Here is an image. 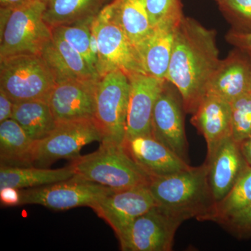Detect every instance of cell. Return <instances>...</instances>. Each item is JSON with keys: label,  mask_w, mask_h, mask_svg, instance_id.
I'll use <instances>...</instances> for the list:
<instances>
[{"label": "cell", "mask_w": 251, "mask_h": 251, "mask_svg": "<svg viewBox=\"0 0 251 251\" xmlns=\"http://www.w3.org/2000/svg\"><path fill=\"white\" fill-rule=\"evenodd\" d=\"M226 39L236 49L246 52L251 50V32H240L232 29L226 34Z\"/></svg>", "instance_id": "obj_32"}, {"label": "cell", "mask_w": 251, "mask_h": 251, "mask_svg": "<svg viewBox=\"0 0 251 251\" xmlns=\"http://www.w3.org/2000/svg\"><path fill=\"white\" fill-rule=\"evenodd\" d=\"M102 140L103 135L94 119L57 123L49 136L36 141L33 166L48 168L58 160L75 159L86 145Z\"/></svg>", "instance_id": "obj_8"}, {"label": "cell", "mask_w": 251, "mask_h": 251, "mask_svg": "<svg viewBox=\"0 0 251 251\" xmlns=\"http://www.w3.org/2000/svg\"><path fill=\"white\" fill-rule=\"evenodd\" d=\"M152 27L161 23L179 21L184 16L181 0H145Z\"/></svg>", "instance_id": "obj_30"}, {"label": "cell", "mask_w": 251, "mask_h": 251, "mask_svg": "<svg viewBox=\"0 0 251 251\" xmlns=\"http://www.w3.org/2000/svg\"><path fill=\"white\" fill-rule=\"evenodd\" d=\"M75 176L71 165L59 169L33 166L0 167V188L14 187L18 189L39 187L65 181Z\"/></svg>", "instance_id": "obj_22"}, {"label": "cell", "mask_w": 251, "mask_h": 251, "mask_svg": "<svg viewBox=\"0 0 251 251\" xmlns=\"http://www.w3.org/2000/svg\"><path fill=\"white\" fill-rule=\"evenodd\" d=\"M0 201L6 206L21 205V190L14 187L0 188Z\"/></svg>", "instance_id": "obj_33"}, {"label": "cell", "mask_w": 251, "mask_h": 251, "mask_svg": "<svg viewBox=\"0 0 251 251\" xmlns=\"http://www.w3.org/2000/svg\"><path fill=\"white\" fill-rule=\"evenodd\" d=\"M41 57L50 69L56 84L67 81H97L98 74L89 67L85 59L64 39L52 34Z\"/></svg>", "instance_id": "obj_19"}, {"label": "cell", "mask_w": 251, "mask_h": 251, "mask_svg": "<svg viewBox=\"0 0 251 251\" xmlns=\"http://www.w3.org/2000/svg\"><path fill=\"white\" fill-rule=\"evenodd\" d=\"M123 146L137 164L151 176L174 174L191 167L153 135L126 139Z\"/></svg>", "instance_id": "obj_15"}, {"label": "cell", "mask_w": 251, "mask_h": 251, "mask_svg": "<svg viewBox=\"0 0 251 251\" xmlns=\"http://www.w3.org/2000/svg\"><path fill=\"white\" fill-rule=\"evenodd\" d=\"M149 188L157 205L185 221H206L214 202L206 163L163 176H151Z\"/></svg>", "instance_id": "obj_2"}, {"label": "cell", "mask_w": 251, "mask_h": 251, "mask_svg": "<svg viewBox=\"0 0 251 251\" xmlns=\"http://www.w3.org/2000/svg\"><path fill=\"white\" fill-rule=\"evenodd\" d=\"M41 1H44V2L46 3V1H47L48 0H41Z\"/></svg>", "instance_id": "obj_38"}, {"label": "cell", "mask_w": 251, "mask_h": 251, "mask_svg": "<svg viewBox=\"0 0 251 251\" xmlns=\"http://www.w3.org/2000/svg\"><path fill=\"white\" fill-rule=\"evenodd\" d=\"M182 219L156 205L137 218L118 239L122 251H171Z\"/></svg>", "instance_id": "obj_9"}, {"label": "cell", "mask_w": 251, "mask_h": 251, "mask_svg": "<svg viewBox=\"0 0 251 251\" xmlns=\"http://www.w3.org/2000/svg\"><path fill=\"white\" fill-rule=\"evenodd\" d=\"M36 143L12 118L0 122L1 165L32 166Z\"/></svg>", "instance_id": "obj_21"}, {"label": "cell", "mask_w": 251, "mask_h": 251, "mask_svg": "<svg viewBox=\"0 0 251 251\" xmlns=\"http://www.w3.org/2000/svg\"><path fill=\"white\" fill-rule=\"evenodd\" d=\"M55 85L53 74L40 55L20 54L0 60V90L14 103L48 102Z\"/></svg>", "instance_id": "obj_5"}, {"label": "cell", "mask_w": 251, "mask_h": 251, "mask_svg": "<svg viewBox=\"0 0 251 251\" xmlns=\"http://www.w3.org/2000/svg\"><path fill=\"white\" fill-rule=\"evenodd\" d=\"M113 0H48L44 14L51 29L83 22L95 17Z\"/></svg>", "instance_id": "obj_23"}, {"label": "cell", "mask_w": 251, "mask_h": 251, "mask_svg": "<svg viewBox=\"0 0 251 251\" xmlns=\"http://www.w3.org/2000/svg\"><path fill=\"white\" fill-rule=\"evenodd\" d=\"M220 224L226 226L238 237L251 236V204L234 213Z\"/></svg>", "instance_id": "obj_31"}, {"label": "cell", "mask_w": 251, "mask_h": 251, "mask_svg": "<svg viewBox=\"0 0 251 251\" xmlns=\"http://www.w3.org/2000/svg\"><path fill=\"white\" fill-rule=\"evenodd\" d=\"M232 137L237 143L251 134V93L244 94L231 103Z\"/></svg>", "instance_id": "obj_29"}, {"label": "cell", "mask_w": 251, "mask_h": 251, "mask_svg": "<svg viewBox=\"0 0 251 251\" xmlns=\"http://www.w3.org/2000/svg\"><path fill=\"white\" fill-rule=\"evenodd\" d=\"M32 0H0L1 9H14L29 2Z\"/></svg>", "instance_id": "obj_36"}, {"label": "cell", "mask_w": 251, "mask_h": 251, "mask_svg": "<svg viewBox=\"0 0 251 251\" xmlns=\"http://www.w3.org/2000/svg\"><path fill=\"white\" fill-rule=\"evenodd\" d=\"M218 4L232 29L251 32V0H220Z\"/></svg>", "instance_id": "obj_28"}, {"label": "cell", "mask_w": 251, "mask_h": 251, "mask_svg": "<svg viewBox=\"0 0 251 251\" xmlns=\"http://www.w3.org/2000/svg\"><path fill=\"white\" fill-rule=\"evenodd\" d=\"M191 123L204 136L207 145L206 158H209L224 140L232 137L231 103L206 94L193 114Z\"/></svg>", "instance_id": "obj_18"}, {"label": "cell", "mask_w": 251, "mask_h": 251, "mask_svg": "<svg viewBox=\"0 0 251 251\" xmlns=\"http://www.w3.org/2000/svg\"><path fill=\"white\" fill-rule=\"evenodd\" d=\"M166 81L157 99L152 115V135L180 158L188 162L182 101Z\"/></svg>", "instance_id": "obj_12"}, {"label": "cell", "mask_w": 251, "mask_h": 251, "mask_svg": "<svg viewBox=\"0 0 251 251\" xmlns=\"http://www.w3.org/2000/svg\"><path fill=\"white\" fill-rule=\"evenodd\" d=\"M246 52V51H245ZM248 56H249V62H250V69H251V50L247 51Z\"/></svg>", "instance_id": "obj_37"}, {"label": "cell", "mask_w": 251, "mask_h": 251, "mask_svg": "<svg viewBox=\"0 0 251 251\" xmlns=\"http://www.w3.org/2000/svg\"><path fill=\"white\" fill-rule=\"evenodd\" d=\"M157 205L149 185L115 190L90 206L118 237L137 218Z\"/></svg>", "instance_id": "obj_11"}, {"label": "cell", "mask_w": 251, "mask_h": 251, "mask_svg": "<svg viewBox=\"0 0 251 251\" xmlns=\"http://www.w3.org/2000/svg\"><path fill=\"white\" fill-rule=\"evenodd\" d=\"M208 180L215 203L231 191L241 175L249 166L241 152L239 143L232 137L224 140L205 161Z\"/></svg>", "instance_id": "obj_16"}, {"label": "cell", "mask_w": 251, "mask_h": 251, "mask_svg": "<svg viewBox=\"0 0 251 251\" xmlns=\"http://www.w3.org/2000/svg\"><path fill=\"white\" fill-rule=\"evenodd\" d=\"M100 143L97 151L72 160L74 176L115 190L150 184L151 175L137 164L123 145Z\"/></svg>", "instance_id": "obj_3"}, {"label": "cell", "mask_w": 251, "mask_h": 251, "mask_svg": "<svg viewBox=\"0 0 251 251\" xmlns=\"http://www.w3.org/2000/svg\"><path fill=\"white\" fill-rule=\"evenodd\" d=\"M221 62L216 31L183 16L176 27L166 80L177 90L185 112L193 115L197 110Z\"/></svg>", "instance_id": "obj_1"}, {"label": "cell", "mask_w": 251, "mask_h": 251, "mask_svg": "<svg viewBox=\"0 0 251 251\" xmlns=\"http://www.w3.org/2000/svg\"><path fill=\"white\" fill-rule=\"evenodd\" d=\"M130 89L129 79L120 70L108 73L97 82L94 120L103 135L102 141L123 145Z\"/></svg>", "instance_id": "obj_7"}, {"label": "cell", "mask_w": 251, "mask_h": 251, "mask_svg": "<svg viewBox=\"0 0 251 251\" xmlns=\"http://www.w3.org/2000/svg\"><path fill=\"white\" fill-rule=\"evenodd\" d=\"M98 81H67L56 84L48 103L57 123L94 119Z\"/></svg>", "instance_id": "obj_14"}, {"label": "cell", "mask_w": 251, "mask_h": 251, "mask_svg": "<svg viewBox=\"0 0 251 251\" xmlns=\"http://www.w3.org/2000/svg\"><path fill=\"white\" fill-rule=\"evenodd\" d=\"M239 145L244 159L251 166V134L241 141Z\"/></svg>", "instance_id": "obj_35"}, {"label": "cell", "mask_w": 251, "mask_h": 251, "mask_svg": "<svg viewBox=\"0 0 251 251\" xmlns=\"http://www.w3.org/2000/svg\"><path fill=\"white\" fill-rule=\"evenodd\" d=\"M251 204V166L241 175L228 194L214 204L206 221L221 224L224 220Z\"/></svg>", "instance_id": "obj_26"}, {"label": "cell", "mask_w": 251, "mask_h": 251, "mask_svg": "<svg viewBox=\"0 0 251 251\" xmlns=\"http://www.w3.org/2000/svg\"><path fill=\"white\" fill-rule=\"evenodd\" d=\"M14 104L9 97L0 90V122L12 117Z\"/></svg>", "instance_id": "obj_34"}, {"label": "cell", "mask_w": 251, "mask_h": 251, "mask_svg": "<svg viewBox=\"0 0 251 251\" xmlns=\"http://www.w3.org/2000/svg\"><path fill=\"white\" fill-rule=\"evenodd\" d=\"M112 5L114 17L138 49L153 29L145 0H113Z\"/></svg>", "instance_id": "obj_25"}, {"label": "cell", "mask_w": 251, "mask_h": 251, "mask_svg": "<svg viewBox=\"0 0 251 251\" xmlns=\"http://www.w3.org/2000/svg\"><path fill=\"white\" fill-rule=\"evenodd\" d=\"M179 21H168L157 25L137 49L144 70L148 75L166 80Z\"/></svg>", "instance_id": "obj_20"}, {"label": "cell", "mask_w": 251, "mask_h": 251, "mask_svg": "<svg viewBox=\"0 0 251 251\" xmlns=\"http://www.w3.org/2000/svg\"><path fill=\"white\" fill-rule=\"evenodd\" d=\"M214 1H216V2H219V1H220V0H214Z\"/></svg>", "instance_id": "obj_39"}, {"label": "cell", "mask_w": 251, "mask_h": 251, "mask_svg": "<svg viewBox=\"0 0 251 251\" xmlns=\"http://www.w3.org/2000/svg\"><path fill=\"white\" fill-rule=\"evenodd\" d=\"M92 19L75 24L61 25L52 28V34L59 36L67 42L85 59L93 72L96 70L95 62L90 47V25Z\"/></svg>", "instance_id": "obj_27"}, {"label": "cell", "mask_w": 251, "mask_h": 251, "mask_svg": "<svg viewBox=\"0 0 251 251\" xmlns=\"http://www.w3.org/2000/svg\"><path fill=\"white\" fill-rule=\"evenodd\" d=\"M251 93L250 62L247 52L236 49L221 59L206 87V94L232 103L244 94Z\"/></svg>", "instance_id": "obj_17"}, {"label": "cell", "mask_w": 251, "mask_h": 251, "mask_svg": "<svg viewBox=\"0 0 251 251\" xmlns=\"http://www.w3.org/2000/svg\"><path fill=\"white\" fill-rule=\"evenodd\" d=\"M11 118L35 141L49 136L57 125L49 103L43 100L14 103Z\"/></svg>", "instance_id": "obj_24"}, {"label": "cell", "mask_w": 251, "mask_h": 251, "mask_svg": "<svg viewBox=\"0 0 251 251\" xmlns=\"http://www.w3.org/2000/svg\"><path fill=\"white\" fill-rule=\"evenodd\" d=\"M128 77L130 89L125 140L152 135L153 108L166 80L146 74H135Z\"/></svg>", "instance_id": "obj_13"}, {"label": "cell", "mask_w": 251, "mask_h": 251, "mask_svg": "<svg viewBox=\"0 0 251 251\" xmlns=\"http://www.w3.org/2000/svg\"><path fill=\"white\" fill-rule=\"evenodd\" d=\"M46 3L32 0L14 9H1L0 60L20 54L40 55L52 39L45 22Z\"/></svg>", "instance_id": "obj_4"}, {"label": "cell", "mask_w": 251, "mask_h": 251, "mask_svg": "<svg viewBox=\"0 0 251 251\" xmlns=\"http://www.w3.org/2000/svg\"><path fill=\"white\" fill-rule=\"evenodd\" d=\"M113 191L115 189L74 176L60 182L21 190V204H39L57 211L77 206L90 207Z\"/></svg>", "instance_id": "obj_10"}, {"label": "cell", "mask_w": 251, "mask_h": 251, "mask_svg": "<svg viewBox=\"0 0 251 251\" xmlns=\"http://www.w3.org/2000/svg\"><path fill=\"white\" fill-rule=\"evenodd\" d=\"M95 18L98 41L97 72L99 76L115 70L122 71L128 77L146 74L136 48L114 17L112 1Z\"/></svg>", "instance_id": "obj_6"}]
</instances>
